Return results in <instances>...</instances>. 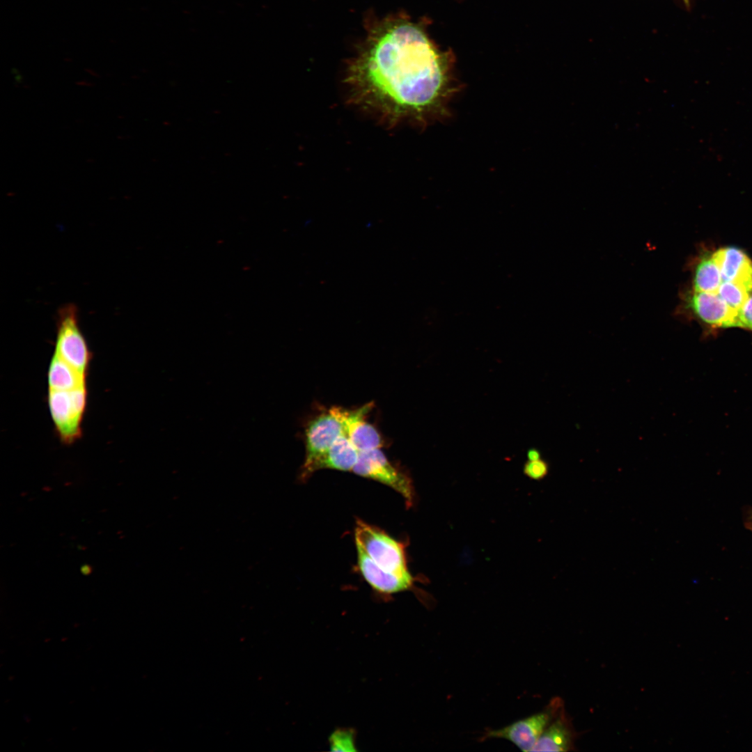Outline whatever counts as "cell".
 I'll return each mask as SVG.
<instances>
[{
    "label": "cell",
    "instance_id": "6da1fadb",
    "mask_svg": "<svg viewBox=\"0 0 752 752\" xmlns=\"http://www.w3.org/2000/svg\"><path fill=\"white\" fill-rule=\"evenodd\" d=\"M345 82L357 106L391 124L424 126L444 119L458 91L449 56L418 24L401 17L372 27L348 67Z\"/></svg>",
    "mask_w": 752,
    "mask_h": 752
},
{
    "label": "cell",
    "instance_id": "7a4b0ae2",
    "mask_svg": "<svg viewBox=\"0 0 752 752\" xmlns=\"http://www.w3.org/2000/svg\"><path fill=\"white\" fill-rule=\"evenodd\" d=\"M355 544L378 565L401 577L414 579L409 572L405 545L383 530L357 519Z\"/></svg>",
    "mask_w": 752,
    "mask_h": 752
},
{
    "label": "cell",
    "instance_id": "3957f363",
    "mask_svg": "<svg viewBox=\"0 0 752 752\" xmlns=\"http://www.w3.org/2000/svg\"><path fill=\"white\" fill-rule=\"evenodd\" d=\"M54 353L86 375L91 360L87 343L80 329L77 307L67 304L58 311Z\"/></svg>",
    "mask_w": 752,
    "mask_h": 752
},
{
    "label": "cell",
    "instance_id": "277c9868",
    "mask_svg": "<svg viewBox=\"0 0 752 752\" xmlns=\"http://www.w3.org/2000/svg\"><path fill=\"white\" fill-rule=\"evenodd\" d=\"M48 405L61 440L72 444L81 436L86 405V387L68 391L48 389Z\"/></svg>",
    "mask_w": 752,
    "mask_h": 752
},
{
    "label": "cell",
    "instance_id": "5b68a950",
    "mask_svg": "<svg viewBox=\"0 0 752 752\" xmlns=\"http://www.w3.org/2000/svg\"><path fill=\"white\" fill-rule=\"evenodd\" d=\"M676 314L694 318L711 328L736 327L737 310L733 309L717 294L695 290L684 292Z\"/></svg>",
    "mask_w": 752,
    "mask_h": 752
},
{
    "label": "cell",
    "instance_id": "8992f818",
    "mask_svg": "<svg viewBox=\"0 0 752 752\" xmlns=\"http://www.w3.org/2000/svg\"><path fill=\"white\" fill-rule=\"evenodd\" d=\"M352 471L391 487L404 498L407 507L413 505L415 492L411 478L390 462L381 448L360 452Z\"/></svg>",
    "mask_w": 752,
    "mask_h": 752
},
{
    "label": "cell",
    "instance_id": "52a82bcc",
    "mask_svg": "<svg viewBox=\"0 0 752 752\" xmlns=\"http://www.w3.org/2000/svg\"><path fill=\"white\" fill-rule=\"evenodd\" d=\"M563 707L564 703L562 698L554 697L540 712L502 728L486 730L480 741L492 738L505 739L523 751H531L547 726Z\"/></svg>",
    "mask_w": 752,
    "mask_h": 752
},
{
    "label": "cell",
    "instance_id": "ba28073f",
    "mask_svg": "<svg viewBox=\"0 0 752 752\" xmlns=\"http://www.w3.org/2000/svg\"><path fill=\"white\" fill-rule=\"evenodd\" d=\"M341 407H332L311 419L304 430L305 459L301 472L306 470L344 433Z\"/></svg>",
    "mask_w": 752,
    "mask_h": 752
},
{
    "label": "cell",
    "instance_id": "9c48e42d",
    "mask_svg": "<svg viewBox=\"0 0 752 752\" xmlns=\"http://www.w3.org/2000/svg\"><path fill=\"white\" fill-rule=\"evenodd\" d=\"M373 403H367L354 409L341 408L344 434L359 451L381 448L384 440L377 429L368 421Z\"/></svg>",
    "mask_w": 752,
    "mask_h": 752
},
{
    "label": "cell",
    "instance_id": "30bf717a",
    "mask_svg": "<svg viewBox=\"0 0 752 752\" xmlns=\"http://www.w3.org/2000/svg\"><path fill=\"white\" fill-rule=\"evenodd\" d=\"M357 567L366 581L376 591L385 595L411 589L414 579H408L387 571L375 563L358 545Z\"/></svg>",
    "mask_w": 752,
    "mask_h": 752
},
{
    "label": "cell",
    "instance_id": "8fae6325",
    "mask_svg": "<svg viewBox=\"0 0 752 752\" xmlns=\"http://www.w3.org/2000/svg\"><path fill=\"white\" fill-rule=\"evenodd\" d=\"M579 733L565 707L547 726L531 751H572Z\"/></svg>",
    "mask_w": 752,
    "mask_h": 752
},
{
    "label": "cell",
    "instance_id": "7c38bea8",
    "mask_svg": "<svg viewBox=\"0 0 752 752\" xmlns=\"http://www.w3.org/2000/svg\"><path fill=\"white\" fill-rule=\"evenodd\" d=\"M723 281L735 283L752 294V260L735 246L721 248L712 253Z\"/></svg>",
    "mask_w": 752,
    "mask_h": 752
},
{
    "label": "cell",
    "instance_id": "4fadbf2b",
    "mask_svg": "<svg viewBox=\"0 0 752 752\" xmlns=\"http://www.w3.org/2000/svg\"><path fill=\"white\" fill-rule=\"evenodd\" d=\"M359 453L343 433L306 470L301 472V479H307L315 471L324 469L352 471L358 461Z\"/></svg>",
    "mask_w": 752,
    "mask_h": 752
},
{
    "label": "cell",
    "instance_id": "5bb4252c",
    "mask_svg": "<svg viewBox=\"0 0 752 752\" xmlns=\"http://www.w3.org/2000/svg\"><path fill=\"white\" fill-rule=\"evenodd\" d=\"M86 375L54 354L47 375L48 389L68 391L86 387Z\"/></svg>",
    "mask_w": 752,
    "mask_h": 752
},
{
    "label": "cell",
    "instance_id": "9a60e30c",
    "mask_svg": "<svg viewBox=\"0 0 752 752\" xmlns=\"http://www.w3.org/2000/svg\"><path fill=\"white\" fill-rule=\"evenodd\" d=\"M722 281L720 269L712 254L703 255L694 263L692 277L693 290L717 293Z\"/></svg>",
    "mask_w": 752,
    "mask_h": 752
},
{
    "label": "cell",
    "instance_id": "2e32d148",
    "mask_svg": "<svg viewBox=\"0 0 752 752\" xmlns=\"http://www.w3.org/2000/svg\"><path fill=\"white\" fill-rule=\"evenodd\" d=\"M717 294L735 310L739 309L751 295L742 285L729 281H722Z\"/></svg>",
    "mask_w": 752,
    "mask_h": 752
},
{
    "label": "cell",
    "instance_id": "e0dca14e",
    "mask_svg": "<svg viewBox=\"0 0 752 752\" xmlns=\"http://www.w3.org/2000/svg\"><path fill=\"white\" fill-rule=\"evenodd\" d=\"M330 746L334 751H354V737L350 730H340L331 735Z\"/></svg>",
    "mask_w": 752,
    "mask_h": 752
},
{
    "label": "cell",
    "instance_id": "ac0fdd59",
    "mask_svg": "<svg viewBox=\"0 0 752 752\" xmlns=\"http://www.w3.org/2000/svg\"><path fill=\"white\" fill-rule=\"evenodd\" d=\"M549 465L546 461L540 458L528 460L524 466V473L531 479L540 480L548 473Z\"/></svg>",
    "mask_w": 752,
    "mask_h": 752
},
{
    "label": "cell",
    "instance_id": "d6986e66",
    "mask_svg": "<svg viewBox=\"0 0 752 752\" xmlns=\"http://www.w3.org/2000/svg\"><path fill=\"white\" fill-rule=\"evenodd\" d=\"M736 327L752 331V294L744 305L737 310Z\"/></svg>",
    "mask_w": 752,
    "mask_h": 752
},
{
    "label": "cell",
    "instance_id": "ffe728a7",
    "mask_svg": "<svg viewBox=\"0 0 752 752\" xmlns=\"http://www.w3.org/2000/svg\"><path fill=\"white\" fill-rule=\"evenodd\" d=\"M528 460H535L541 458L540 451L535 448L530 449L527 453Z\"/></svg>",
    "mask_w": 752,
    "mask_h": 752
},
{
    "label": "cell",
    "instance_id": "44dd1931",
    "mask_svg": "<svg viewBox=\"0 0 752 752\" xmlns=\"http://www.w3.org/2000/svg\"><path fill=\"white\" fill-rule=\"evenodd\" d=\"M80 571H81V574H84V575H89L92 572L93 568L91 567V565H89L88 564H84L81 567Z\"/></svg>",
    "mask_w": 752,
    "mask_h": 752
},
{
    "label": "cell",
    "instance_id": "7402d4cb",
    "mask_svg": "<svg viewBox=\"0 0 752 752\" xmlns=\"http://www.w3.org/2000/svg\"><path fill=\"white\" fill-rule=\"evenodd\" d=\"M682 1L684 2V3L685 4V6H686L687 7H689V6H690V2H689V0H682Z\"/></svg>",
    "mask_w": 752,
    "mask_h": 752
},
{
    "label": "cell",
    "instance_id": "603a6c76",
    "mask_svg": "<svg viewBox=\"0 0 752 752\" xmlns=\"http://www.w3.org/2000/svg\"><path fill=\"white\" fill-rule=\"evenodd\" d=\"M751 525H752V522H751Z\"/></svg>",
    "mask_w": 752,
    "mask_h": 752
}]
</instances>
